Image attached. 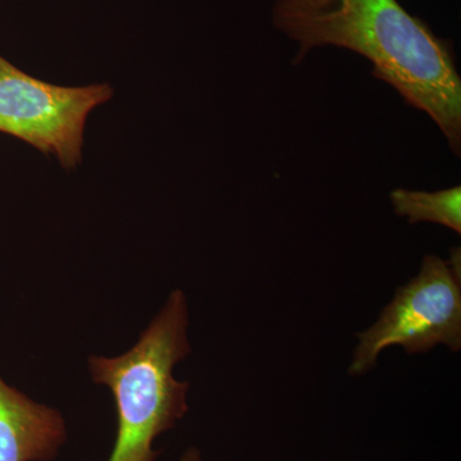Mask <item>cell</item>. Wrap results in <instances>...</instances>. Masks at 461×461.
<instances>
[{"instance_id":"obj_1","label":"cell","mask_w":461,"mask_h":461,"mask_svg":"<svg viewBox=\"0 0 461 461\" xmlns=\"http://www.w3.org/2000/svg\"><path fill=\"white\" fill-rule=\"evenodd\" d=\"M272 25L296 42L293 65L321 47L368 59L373 75L429 114L460 157L461 77L453 41L397 0H276Z\"/></svg>"},{"instance_id":"obj_2","label":"cell","mask_w":461,"mask_h":461,"mask_svg":"<svg viewBox=\"0 0 461 461\" xmlns=\"http://www.w3.org/2000/svg\"><path fill=\"white\" fill-rule=\"evenodd\" d=\"M189 323L187 297L173 290L129 351L89 357L91 378L114 399L117 435L108 461H157L154 442L189 411L190 384L173 375L191 353Z\"/></svg>"},{"instance_id":"obj_3","label":"cell","mask_w":461,"mask_h":461,"mask_svg":"<svg viewBox=\"0 0 461 461\" xmlns=\"http://www.w3.org/2000/svg\"><path fill=\"white\" fill-rule=\"evenodd\" d=\"M450 260L426 256L420 271L405 286L397 288L378 321L357 335L348 375H362L377 364L379 354L390 346H402L408 354L429 353L446 345L461 348L460 250Z\"/></svg>"},{"instance_id":"obj_4","label":"cell","mask_w":461,"mask_h":461,"mask_svg":"<svg viewBox=\"0 0 461 461\" xmlns=\"http://www.w3.org/2000/svg\"><path fill=\"white\" fill-rule=\"evenodd\" d=\"M112 96L111 85L50 84L0 54V133L56 158L66 171H76L83 163L87 120Z\"/></svg>"},{"instance_id":"obj_5","label":"cell","mask_w":461,"mask_h":461,"mask_svg":"<svg viewBox=\"0 0 461 461\" xmlns=\"http://www.w3.org/2000/svg\"><path fill=\"white\" fill-rule=\"evenodd\" d=\"M67 437L62 412L0 377V461H54Z\"/></svg>"},{"instance_id":"obj_6","label":"cell","mask_w":461,"mask_h":461,"mask_svg":"<svg viewBox=\"0 0 461 461\" xmlns=\"http://www.w3.org/2000/svg\"><path fill=\"white\" fill-rule=\"evenodd\" d=\"M393 211L411 224L432 222L461 233V187L435 191L396 189L391 193Z\"/></svg>"},{"instance_id":"obj_7","label":"cell","mask_w":461,"mask_h":461,"mask_svg":"<svg viewBox=\"0 0 461 461\" xmlns=\"http://www.w3.org/2000/svg\"><path fill=\"white\" fill-rule=\"evenodd\" d=\"M180 461H204V459H203L202 451L195 446H191L181 455Z\"/></svg>"}]
</instances>
